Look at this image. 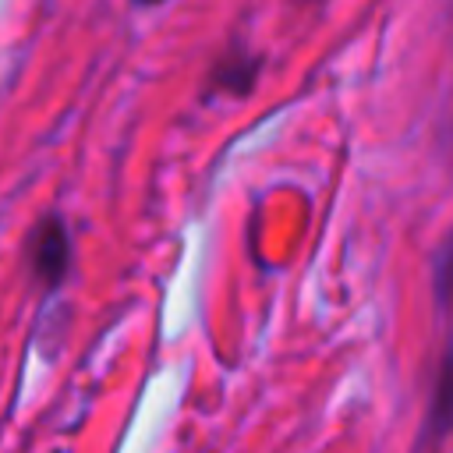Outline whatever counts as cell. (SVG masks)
<instances>
[{"label":"cell","mask_w":453,"mask_h":453,"mask_svg":"<svg viewBox=\"0 0 453 453\" xmlns=\"http://www.w3.org/2000/svg\"><path fill=\"white\" fill-rule=\"evenodd\" d=\"M134 4H145L149 7V4H163V0H134Z\"/></svg>","instance_id":"1"}]
</instances>
